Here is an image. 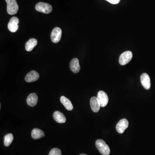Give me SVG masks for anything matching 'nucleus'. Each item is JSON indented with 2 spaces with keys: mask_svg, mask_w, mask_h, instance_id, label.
Instances as JSON below:
<instances>
[{
  "mask_svg": "<svg viewBox=\"0 0 155 155\" xmlns=\"http://www.w3.org/2000/svg\"><path fill=\"white\" fill-rule=\"evenodd\" d=\"M19 19L17 17H12L8 24V29L11 32H15L19 28Z\"/></svg>",
  "mask_w": 155,
  "mask_h": 155,
  "instance_id": "5",
  "label": "nucleus"
},
{
  "mask_svg": "<svg viewBox=\"0 0 155 155\" xmlns=\"http://www.w3.org/2000/svg\"><path fill=\"white\" fill-rule=\"evenodd\" d=\"M36 9L38 11L48 14L51 12L52 7L51 5L44 2H39L36 6Z\"/></svg>",
  "mask_w": 155,
  "mask_h": 155,
  "instance_id": "3",
  "label": "nucleus"
},
{
  "mask_svg": "<svg viewBox=\"0 0 155 155\" xmlns=\"http://www.w3.org/2000/svg\"><path fill=\"white\" fill-rule=\"evenodd\" d=\"M140 81L142 86L146 90H149L150 88L151 83L150 76L146 73L142 74L140 76Z\"/></svg>",
  "mask_w": 155,
  "mask_h": 155,
  "instance_id": "9",
  "label": "nucleus"
},
{
  "mask_svg": "<svg viewBox=\"0 0 155 155\" xmlns=\"http://www.w3.org/2000/svg\"><path fill=\"white\" fill-rule=\"evenodd\" d=\"M53 118L56 122L59 123H64L66 121L64 115L60 111H55L53 114Z\"/></svg>",
  "mask_w": 155,
  "mask_h": 155,
  "instance_id": "14",
  "label": "nucleus"
},
{
  "mask_svg": "<svg viewBox=\"0 0 155 155\" xmlns=\"http://www.w3.org/2000/svg\"><path fill=\"white\" fill-rule=\"evenodd\" d=\"M7 3V13L10 15L16 14L19 10V6L16 0H5Z\"/></svg>",
  "mask_w": 155,
  "mask_h": 155,
  "instance_id": "2",
  "label": "nucleus"
},
{
  "mask_svg": "<svg viewBox=\"0 0 155 155\" xmlns=\"http://www.w3.org/2000/svg\"><path fill=\"white\" fill-rule=\"evenodd\" d=\"M132 53L130 51H126L122 53L119 58V62L122 66L126 65L132 58Z\"/></svg>",
  "mask_w": 155,
  "mask_h": 155,
  "instance_id": "4",
  "label": "nucleus"
},
{
  "mask_svg": "<svg viewBox=\"0 0 155 155\" xmlns=\"http://www.w3.org/2000/svg\"><path fill=\"white\" fill-rule=\"evenodd\" d=\"M44 136V132L38 128H34L32 132V137L34 139H38Z\"/></svg>",
  "mask_w": 155,
  "mask_h": 155,
  "instance_id": "17",
  "label": "nucleus"
},
{
  "mask_svg": "<svg viewBox=\"0 0 155 155\" xmlns=\"http://www.w3.org/2000/svg\"><path fill=\"white\" fill-rule=\"evenodd\" d=\"M97 98L102 107H104L107 105L109 101L108 96L107 95L102 91H99L97 94Z\"/></svg>",
  "mask_w": 155,
  "mask_h": 155,
  "instance_id": "7",
  "label": "nucleus"
},
{
  "mask_svg": "<svg viewBox=\"0 0 155 155\" xmlns=\"http://www.w3.org/2000/svg\"><path fill=\"white\" fill-rule=\"evenodd\" d=\"M62 30L59 27H56L51 32V41L54 43H57L60 42L61 38Z\"/></svg>",
  "mask_w": 155,
  "mask_h": 155,
  "instance_id": "6",
  "label": "nucleus"
},
{
  "mask_svg": "<svg viewBox=\"0 0 155 155\" xmlns=\"http://www.w3.org/2000/svg\"><path fill=\"white\" fill-rule=\"evenodd\" d=\"M69 66L70 69L74 73L79 72L80 70V66L78 59L76 58L72 59L70 62Z\"/></svg>",
  "mask_w": 155,
  "mask_h": 155,
  "instance_id": "12",
  "label": "nucleus"
},
{
  "mask_svg": "<svg viewBox=\"0 0 155 155\" xmlns=\"http://www.w3.org/2000/svg\"><path fill=\"white\" fill-rule=\"evenodd\" d=\"M60 100L61 103L63 104V106L66 108V109H67L68 111H71V110H72L73 109V107L72 103H71L69 99H68L65 96H62L61 97Z\"/></svg>",
  "mask_w": 155,
  "mask_h": 155,
  "instance_id": "15",
  "label": "nucleus"
},
{
  "mask_svg": "<svg viewBox=\"0 0 155 155\" xmlns=\"http://www.w3.org/2000/svg\"><path fill=\"white\" fill-rule=\"evenodd\" d=\"M49 155H62L61 151L58 148H54L50 151Z\"/></svg>",
  "mask_w": 155,
  "mask_h": 155,
  "instance_id": "19",
  "label": "nucleus"
},
{
  "mask_svg": "<svg viewBox=\"0 0 155 155\" xmlns=\"http://www.w3.org/2000/svg\"><path fill=\"white\" fill-rule=\"evenodd\" d=\"M129 123L126 119H123L120 120L116 125V129L117 132L120 134H122L128 127Z\"/></svg>",
  "mask_w": 155,
  "mask_h": 155,
  "instance_id": "8",
  "label": "nucleus"
},
{
  "mask_svg": "<svg viewBox=\"0 0 155 155\" xmlns=\"http://www.w3.org/2000/svg\"><path fill=\"white\" fill-rule=\"evenodd\" d=\"M38 101V97L36 94L35 93H31L27 97L26 102L29 106L31 107H34L37 103Z\"/></svg>",
  "mask_w": 155,
  "mask_h": 155,
  "instance_id": "13",
  "label": "nucleus"
},
{
  "mask_svg": "<svg viewBox=\"0 0 155 155\" xmlns=\"http://www.w3.org/2000/svg\"><path fill=\"white\" fill-rule=\"evenodd\" d=\"M39 78V74L35 71H32L28 73L25 77V81L27 83H32L37 81Z\"/></svg>",
  "mask_w": 155,
  "mask_h": 155,
  "instance_id": "10",
  "label": "nucleus"
},
{
  "mask_svg": "<svg viewBox=\"0 0 155 155\" xmlns=\"http://www.w3.org/2000/svg\"><path fill=\"white\" fill-rule=\"evenodd\" d=\"M37 44V40L35 38H31L25 44V48L27 51H31Z\"/></svg>",
  "mask_w": 155,
  "mask_h": 155,
  "instance_id": "16",
  "label": "nucleus"
},
{
  "mask_svg": "<svg viewBox=\"0 0 155 155\" xmlns=\"http://www.w3.org/2000/svg\"><path fill=\"white\" fill-rule=\"evenodd\" d=\"M90 105L91 109L95 113H97L101 107L98 98L95 97H93L91 99Z\"/></svg>",
  "mask_w": 155,
  "mask_h": 155,
  "instance_id": "11",
  "label": "nucleus"
},
{
  "mask_svg": "<svg viewBox=\"0 0 155 155\" xmlns=\"http://www.w3.org/2000/svg\"><path fill=\"white\" fill-rule=\"evenodd\" d=\"M106 1L113 5L119 4L120 1V0H106Z\"/></svg>",
  "mask_w": 155,
  "mask_h": 155,
  "instance_id": "20",
  "label": "nucleus"
},
{
  "mask_svg": "<svg viewBox=\"0 0 155 155\" xmlns=\"http://www.w3.org/2000/svg\"><path fill=\"white\" fill-rule=\"evenodd\" d=\"M96 146L100 153L103 155H109L110 154L109 146L103 140H97L96 142Z\"/></svg>",
  "mask_w": 155,
  "mask_h": 155,
  "instance_id": "1",
  "label": "nucleus"
},
{
  "mask_svg": "<svg viewBox=\"0 0 155 155\" xmlns=\"http://www.w3.org/2000/svg\"><path fill=\"white\" fill-rule=\"evenodd\" d=\"M13 139V136L12 134H9L5 137L4 144L6 146H9L11 144Z\"/></svg>",
  "mask_w": 155,
  "mask_h": 155,
  "instance_id": "18",
  "label": "nucleus"
},
{
  "mask_svg": "<svg viewBox=\"0 0 155 155\" xmlns=\"http://www.w3.org/2000/svg\"><path fill=\"white\" fill-rule=\"evenodd\" d=\"M80 155H87L85 154H80Z\"/></svg>",
  "mask_w": 155,
  "mask_h": 155,
  "instance_id": "21",
  "label": "nucleus"
}]
</instances>
